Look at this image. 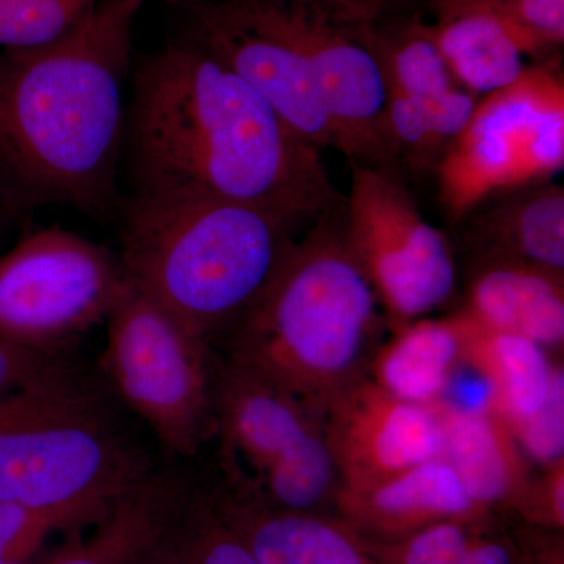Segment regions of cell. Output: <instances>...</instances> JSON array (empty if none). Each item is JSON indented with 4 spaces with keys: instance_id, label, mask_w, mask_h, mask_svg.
<instances>
[{
    "instance_id": "6da1fadb",
    "label": "cell",
    "mask_w": 564,
    "mask_h": 564,
    "mask_svg": "<svg viewBox=\"0 0 564 564\" xmlns=\"http://www.w3.org/2000/svg\"><path fill=\"white\" fill-rule=\"evenodd\" d=\"M122 163L132 193H209L292 225L334 203L321 150L239 74L184 39L132 70Z\"/></svg>"
},
{
    "instance_id": "7a4b0ae2",
    "label": "cell",
    "mask_w": 564,
    "mask_h": 564,
    "mask_svg": "<svg viewBox=\"0 0 564 564\" xmlns=\"http://www.w3.org/2000/svg\"><path fill=\"white\" fill-rule=\"evenodd\" d=\"M144 0H104L57 40L0 54V172L31 210L120 209L133 25Z\"/></svg>"
},
{
    "instance_id": "3957f363",
    "label": "cell",
    "mask_w": 564,
    "mask_h": 564,
    "mask_svg": "<svg viewBox=\"0 0 564 564\" xmlns=\"http://www.w3.org/2000/svg\"><path fill=\"white\" fill-rule=\"evenodd\" d=\"M117 218L129 281L209 344L232 332L293 243L292 223L209 193H131Z\"/></svg>"
},
{
    "instance_id": "277c9868",
    "label": "cell",
    "mask_w": 564,
    "mask_h": 564,
    "mask_svg": "<svg viewBox=\"0 0 564 564\" xmlns=\"http://www.w3.org/2000/svg\"><path fill=\"white\" fill-rule=\"evenodd\" d=\"M377 314V293L347 239L323 223L292 243L272 280L234 326L229 359L311 399L345 388Z\"/></svg>"
},
{
    "instance_id": "5b68a950",
    "label": "cell",
    "mask_w": 564,
    "mask_h": 564,
    "mask_svg": "<svg viewBox=\"0 0 564 564\" xmlns=\"http://www.w3.org/2000/svg\"><path fill=\"white\" fill-rule=\"evenodd\" d=\"M152 469L109 397L74 366L0 395V502L107 507Z\"/></svg>"
},
{
    "instance_id": "8992f818",
    "label": "cell",
    "mask_w": 564,
    "mask_h": 564,
    "mask_svg": "<svg viewBox=\"0 0 564 564\" xmlns=\"http://www.w3.org/2000/svg\"><path fill=\"white\" fill-rule=\"evenodd\" d=\"M99 370L173 458H191L217 433L210 344L129 284L107 318Z\"/></svg>"
},
{
    "instance_id": "52a82bcc",
    "label": "cell",
    "mask_w": 564,
    "mask_h": 564,
    "mask_svg": "<svg viewBox=\"0 0 564 564\" xmlns=\"http://www.w3.org/2000/svg\"><path fill=\"white\" fill-rule=\"evenodd\" d=\"M563 165V74L555 65H530L475 104L441 158V202L459 220L496 193L541 184Z\"/></svg>"
},
{
    "instance_id": "ba28073f",
    "label": "cell",
    "mask_w": 564,
    "mask_h": 564,
    "mask_svg": "<svg viewBox=\"0 0 564 564\" xmlns=\"http://www.w3.org/2000/svg\"><path fill=\"white\" fill-rule=\"evenodd\" d=\"M129 284L118 251L61 226L28 234L0 258V339L65 356Z\"/></svg>"
},
{
    "instance_id": "9c48e42d",
    "label": "cell",
    "mask_w": 564,
    "mask_h": 564,
    "mask_svg": "<svg viewBox=\"0 0 564 564\" xmlns=\"http://www.w3.org/2000/svg\"><path fill=\"white\" fill-rule=\"evenodd\" d=\"M347 214L348 247L392 314L419 317L451 296V245L395 177L352 163Z\"/></svg>"
},
{
    "instance_id": "30bf717a",
    "label": "cell",
    "mask_w": 564,
    "mask_h": 564,
    "mask_svg": "<svg viewBox=\"0 0 564 564\" xmlns=\"http://www.w3.org/2000/svg\"><path fill=\"white\" fill-rule=\"evenodd\" d=\"M184 40L239 74L304 141L339 150L321 85L281 0L193 7Z\"/></svg>"
},
{
    "instance_id": "8fae6325",
    "label": "cell",
    "mask_w": 564,
    "mask_h": 564,
    "mask_svg": "<svg viewBox=\"0 0 564 564\" xmlns=\"http://www.w3.org/2000/svg\"><path fill=\"white\" fill-rule=\"evenodd\" d=\"M336 128L355 158L386 151L388 82L370 10L348 0H281Z\"/></svg>"
},
{
    "instance_id": "7c38bea8",
    "label": "cell",
    "mask_w": 564,
    "mask_h": 564,
    "mask_svg": "<svg viewBox=\"0 0 564 564\" xmlns=\"http://www.w3.org/2000/svg\"><path fill=\"white\" fill-rule=\"evenodd\" d=\"M329 440L348 475V491L369 488L444 454L441 414L404 402L378 384L356 386L337 400Z\"/></svg>"
},
{
    "instance_id": "4fadbf2b",
    "label": "cell",
    "mask_w": 564,
    "mask_h": 564,
    "mask_svg": "<svg viewBox=\"0 0 564 564\" xmlns=\"http://www.w3.org/2000/svg\"><path fill=\"white\" fill-rule=\"evenodd\" d=\"M193 486L181 467H154L111 500L90 540L47 564H161Z\"/></svg>"
},
{
    "instance_id": "5bb4252c",
    "label": "cell",
    "mask_w": 564,
    "mask_h": 564,
    "mask_svg": "<svg viewBox=\"0 0 564 564\" xmlns=\"http://www.w3.org/2000/svg\"><path fill=\"white\" fill-rule=\"evenodd\" d=\"M210 497L258 564H389L347 524L281 510L240 488Z\"/></svg>"
},
{
    "instance_id": "9a60e30c",
    "label": "cell",
    "mask_w": 564,
    "mask_h": 564,
    "mask_svg": "<svg viewBox=\"0 0 564 564\" xmlns=\"http://www.w3.org/2000/svg\"><path fill=\"white\" fill-rule=\"evenodd\" d=\"M433 35L456 82L475 96L513 84L545 47L485 0H433Z\"/></svg>"
},
{
    "instance_id": "2e32d148",
    "label": "cell",
    "mask_w": 564,
    "mask_h": 564,
    "mask_svg": "<svg viewBox=\"0 0 564 564\" xmlns=\"http://www.w3.org/2000/svg\"><path fill=\"white\" fill-rule=\"evenodd\" d=\"M343 503L348 527L383 541L399 540L437 522L470 521L478 510L444 456L381 484L347 491Z\"/></svg>"
},
{
    "instance_id": "e0dca14e",
    "label": "cell",
    "mask_w": 564,
    "mask_h": 564,
    "mask_svg": "<svg viewBox=\"0 0 564 564\" xmlns=\"http://www.w3.org/2000/svg\"><path fill=\"white\" fill-rule=\"evenodd\" d=\"M388 93L429 115L444 150L462 133L475 109V95L456 82L432 28L411 24L395 32L377 31Z\"/></svg>"
},
{
    "instance_id": "ac0fdd59",
    "label": "cell",
    "mask_w": 564,
    "mask_h": 564,
    "mask_svg": "<svg viewBox=\"0 0 564 564\" xmlns=\"http://www.w3.org/2000/svg\"><path fill=\"white\" fill-rule=\"evenodd\" d=\"M469 314L488 328L518 334L541 347H556L564 339L558 274L514 259L494 263L475 280Z\"/></svg>"
},
{
    "instance_id": "d6986e66",
    "label": "cell",
    "mask_w": 564,
    "mask_h": 564,
    "mask_svg": "<svg viewBox=\"0 0 564 564\" xmlns=\"http://www.w3.org/2000/svg\"><path fill=\"white\" fill-rule=\"evenodd\" d=\"M481 217L480 228L507 259L562 274L564 191L560 185H527Z\"/></svg>"
},
{
    "instance_id": "ffe728a7",
    "label": "cell",
    "mask_w": 564,
    "mask_h": 564,
    "mask_svg": "<svg viewBox=\"0 0 564 564\" xmlns=\"http://www.w3.org/2000/svg\"><path fill=\"white\" fill-rule=\"evenodd\" d=\"M463 347L459 317L415 323L381 352L375 367L377 384L404 402H432L443 393Z\"/></svg>"
},
{
    "instance_id": "44dd1931",
    "label": "cell",
    "mask_w": 564,
    "mask_h": 564,
    "mask_svg": "<svg viewBox=\"0 0 564 564\" xmlns=\"http://www.w3.org/2000/svg\"><path fill=\"white\" fill-rule=\"evenodd\" d=\"M470 340L480 348L478 361L491 373L497 386V404L513 423L540 411L549 393L555 369H551L541 345L518 334L496 332L462 315Z\"/></svg>"
},
{
    "instance_id": "7402d4cb",
    "label": "cell",
    "mask_w": 564,
    "mask_h": 564,
    "mask_svg": "<svg viewBox=\"0 0 564 564\" xmlns=\"http://www.w3.org/2000/svg\"><path fill=\"white\" fill-rule=\"evenodd\" d=\"M444 458L451 463L475 507L499 502L513 486L514 466L508 441L489 414H463L447 410Z\"/></svg>"
},
{
    "instance_id": "603a6c76",
    "label": "cell",
    "mask_w": 564,
    "mask_h": 564,
    "mask_svg": "<svg viewBox=\"0 0 564 564\" xmlns=\"http://www.w3.org/2000/svg\"><path fill=\"white\" fill-rule=\"evenodd\" d=\"M336 464L332 445L310 429L278 459L258 489L239 488L281 510L310 513L328 496Z\"/></svg>"
},
{
    "instance_id": "cb8c5ba5",
    "label": "cell",
    "mask_w": 564,
    "mask_h": 564,
    "mask_svg": "<svg viewBox=\"0 0 564 564\" xmlns=\"http://www.w3.org/2000/svg\"><path fill=\"white\" fill-rule=\"evenodd\" d=\"M161 564H258L250 549L212 502L193 486L166 543Z\"/></svg>"
},
{
    "instance_id": "d4e9b609",
    "label": "cell",
    "mask_w": 564,
    "mask_h": 564,
    "mask_svg": "<svg viewBox=\"0 0 564 564\" xmlns=\"http://www.w3.org/2000/svg\"><path fill=\"white\" fill-rule=\"evenodd\" d=\"M95 0H0V47L31 50L57 40L95 6Z\"/></svg>"
},
{
    "instance_id": "484cf974",
    "label": "cell",
    "mask_w": 564,
    "mask_h": 564,
    "mask_svg": "<svg viewBox=\"0 0 564 564\" xmlns=\"http://www.w3.org/2000/svg\"><path fill=\"white\" fill-rule=\"evenodd\" d=\"M110 505V503H109ZM107 507L32 508L25 505L0 502V563L25 564L43 543L44 538L58 529L96 524Z\"/></svg>"
},
{
    "instance_id": "4316f807",
    "label": "cell",
    "mask_w": 564,
    "mask_h": 564,
    "mask_svg": "<svg viewBox=\"0 0 564 564\" xmlns=\"http://www.w3.org/2000/svg\"><path fill=\"white\" fill-rule=\"evenodd\" d=\"M469 521H444L391 541H366L389 564H463Z\"/></svg>"
},
{
    "instance_id": "83f0119b",
    "label": "cell",
    "mask_w": 564,
    "mask_h": 564,
    "mask_svg": "<svg viewBox=\"0 0 564 564\" xmlns=\"http://www.w3.org/2000/svg\"><path fill=\"white\" fill-rule=\"evenodd\" d=\"M522 444L538 462L554 463L564 451V377L556 370L551 393L538 413L514 423Z\"/></svg>"
},
{
    "instance_id": "f1b7e54d",
    "label": "cell",
    "mask_w": 564,
    "mask_h": 564,
    "mask_svg": "<svg viewBox=\"0 0 564 564\" xmlns=\"http://www.w3.org/2000/svg\"><path fill=\"white\" fill-rule=\"evenodd\" d=\"M545 50L562 46L564 0H485Z\"/></svg>"
},
{
    "instance_id": "f546056e",
    "label": "cell",
    "mask_w": 564,
    "mask_h": 564,
    "mask_svg": "<svg viewBox=\"0 0 564 564\" xmlns=\"http://www.w3.org/2000/svg\"><path fill=\"white\" fill-rule=\"evenodd\" d=\"M73 366L65 356L43 355L0 339V395Z\"/></svg>"
},
{
    "instance_id": "4dcf8cb0",
    "label": "cell",
    "mask_w": 564,
    "mask_h": 564,
    "mask_svg": "<svg viewBox=\"0 0 564 564\" xmlns=\"http://www.w3.org/2000/svg\"><path fill=\"white\" fill-rule=\"evenodd\" d=\"M480 362V361H478ZM478 369L452 370L443 393H447L451 406L447 410L463 414H488L491 404L497 403V386L491 373L478 364Z\"/></svg>"
},
{
    "instance_id": "1f68e13d",
    "label": "cell",
    "mask_w": 564,
    "mask_h": 564,
    "mask_svg": "<svg viewBox=\"0 0 564 564\" xmlns=\"http://www.w3.org/2000/svg\"><path fill=\"white\" fill-rule=\"evenodd\" d=\"M28 212H31V207L22 202L13 185L0 172V240Z\"/></svg>"
},
{
    "instance_id": "d6a6232c",
    "label": "cell",
    "mask_w": 564,
    "mask_h": 564,
    "mask_svg": "<svg viewBox=\"0 0 564 564\" xmlns=\"http://www.w3.org/2000/svg\"><path fill=\"white\" fill-rule=\"evenodd\" d=\"M144 2H148V0H144ZM165 2H182V0H165Z\"/></svg>"
},
{
    "instance_id": "836d02e7",
    "label": "cell",
    "mask_w": 564,
    "mask_h": 564,
    "mask_svg": "<svg viewBox=\"0 0 564 564\" xmlns=\"http://www.w3.org/2000/svg\"><path fill=\"white\" fill-rule=\"evenodd\" d=\"M0 564H21V563H0Z\"/></svg>"
}]
</instances>
